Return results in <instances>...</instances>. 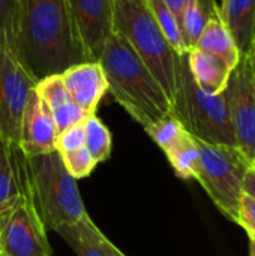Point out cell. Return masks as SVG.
I'll return each instance as SVG.
<instances>
[{
  "mask_svg": "<svg viewBox=\"0 0 255 256\" xmlns=\"http://www.w3.org/2000/svg\"><path fill=\"white\" fill-rule=\"evenodd\" d=\"M84 218L78 224L62 225L54 232H57L69 244V248L75 252L77 256H105L102 249L98 246L96 240L93 238L90 230L87 228Z\"/></svg>",
  "mask_w": 255,
  "mask_h": 256,
  "instance_id": "obj_22",
  "label": "cell"
},
{
  "mask_svg": "<svg viewBox=\"0 0 255 256\" xmlns=\"http://www.w3.org/2000/svg\"><path fill=\"white\" fill-rule=\"evenodd\" d=\"M173 114L194 138L210 144L236 147L225 94H207L195 84L188 68L186 54L177 57V92Z\"/></svg>",
  "mask_w": 255,
  "mask_h": 256,
  "instance_id": "obj_5",
  "label": "cell"
},
{
  "mask_svg": "<svg viewBox=\"0 0 255 256\" xmlns=\"http://www.w3.org/2000/svg\"><path fill=\"white\" fill-rule=\"evenodd\" d=\"M144 130L162 152L168 150L186 132V129L183 128V124L179 122V118L174 114L165 116L144 126Z\"/></svg>",
  "mask_w": 255,
  "mask_h": 256,
  "instance_id": "obj_23",
  "label": "cell"
},
{
  "mask_svg": "<svg viewBox=\"0 0 255 256\" xmlns=\"http://www.w3.org/2000/svg\"><path fill=\"white\" fill-rule=\"evenodd\" d=\"M243 192L249 194L255 198V168L252 165H248L243 177Z\"/></svg>",
  "mask_w": 255,
  "mask_h": 256,
  "instance_id": "obj_31",
  "label": "cell"
},
{
  "mask_svg": "<svg viewBox=\"0 0 255 256\" xmlns=\"http://www.w3.org/2000/svg\"><path fill=\"white\" fill-rule=\"evenodd\" d=\"M237 225L246 231L248 238L255 240V198L246 192H243L240 198Z\"/></svg>",
  "mask_w": 255,
  "mask_h": 256,
  "instance_id": "obj_28",
  "label": "cell"
},
{
  "mask_svg": "<svg viewBox=\"0 0 255 256\" xmlns=\"http://www.w3.org/2000/svg\"><path fill=\"white\" fill-rule=\"evenodd\" d=\"M249 256H255V240L249 238Z\"/></svg>",
  "mask_w": 255,
  "mask_h": 256,
  "instance_id": "obj_34",
  "label": "cell"
},
{
  "mask_svg": "<svg viewBox=\"0 0 255 256\" xmlns=\"http://www.w3.org/2000/svg\"><path fill=\"white\" fill-rule=\"evenodd\" d=\"M146 3L155 18V21L158 22L161 32L164 33L165 39L168 40L171 48L176 51V54H179V56L186 54L189 51V48L186 45L183 30H182L177 18L174 16V14L164 3V0H146Z\"/></svg>",
  "mask_w": 255,
  "mask_h": 256,
  "instance_id": "obj_19",
  "label": "cell"
},
{
  "mask_svg": "<svg viewBox=\"0 0 255 256\" xmlns=\"http://www.w3.org/2000/svg\"><path fill=\"white\" fill-rule=\"evenodd\" d=\"M236 147L249 165H255V76L246 56L240 57L224 90Z\"/></svg>",
  "mask_w": 255,
  "mask_h": 256,
  "instance_id": "obj_9",
  "label": "cell"
},
{
  "mask_svg": "<svg viewBox=\"0 0 255 256\" xmlns=\"http://www.w3.org/2000/svg\"><path fill=\"white\" fill-rule=\"evenodd\" d=\"M23 63L36 81L87 62L68 0H18Z\"/></svg>",
  "mask_w": 255,
  "mask_h": 256,
  "instance_id": "obj_1",
  "label": "cell"
},
{
  "mask_svg": "<svg viewBox=\"0 0 255 256\" xmlns=\"http://www.w3.org/2000/svg\"><path fill=\"white\" fill-rule=\"evenodd\" d=\"M84 222H86V225H87V228L90 230V232H92V236H93V238L96 240V243H98V246L102 249V252H104V255L105 256H126L120 249H117L116 248V244L113 243V242H110L105 236H104V232L98 228V225L90 219V216L87 214L86 218H84Z\"/></svg>",
  "mask_w": 255,
  "mask_h": 256,
  "instance_id": "obj_29",
  "label": "cell"
},
{
  "mask_svg": "<svg viewBox=\"0 0 255 256\" xmlns=\"http://www.w3.org/2000/svg\"><path fill=\"white\" fill-rule=\"evenodd\" d=\"M56 141L57 129L51 110L33 88L23 114L18 148L24 156H36L56 152Z\"/></svg>",
  "mask_w": 255,
  "mask_h": 256,
  "instance_id": "obj_11",
  "label": "cell"
},
{
  "mask_svg": "<svg viewBox=\"0 0 255 256\" xmlns=\"http://www.w3.org/2000/svg\"><path fill=\"white\" fill-rule=\"evenodd\" d=\"M11 210H8V212H5V213L0 214V254H2V232H3V228H5V224H6V219H8Z\"/></svg>",
  "mask_w": 255,
  "mask_h": 256,
  "instance_id": "obj_33",
  "label": "cell"
},
{
  "mask_svg": "<svg viewBox=\"0 0 255 256\" xmlns=\"http://www.w3.org/2000/svg\"><path fill=\"white\" fill-rule=\"evenodd\" d=\"M0 48L23 62L20 46V3L0 0ZM26 66V64H24Z\"/></svg>",
  "mask_w": 255,
  "mask_h": 256,
  "instance_id": "obj_18",
  "label": "cell"
},
{
  "mask_svg": "<svg viewBox=\"0 0 255 256\" xmlns=\"http://www.w3.org/2000/svg\"><path fill=\"white\" fill-rule=\"evenodd\" d=\"M246 58H248V63L251 66V70L254 74L255 76V28H254V34H252V39H251V46H249V51L246 54Z\"/></svg>",
  "mask_w": 255,
  "mask_h": 256,
  "instance_id": "obj_32",
  "label": "cell"
},
{
  "mask_svg": "<svg viewBox=\"0 0 255 256\" xmlns=\"http://www.w3.org/2000/svg\"><path fill=\"white\" fill-rule=\"evenodd\" d=\"M194 48L206 51V52H212V54L221 57L222 60H225L228 63V66L233 70L239 64L242 54H240V51H239V48H237V45L222 18L219 4L215 8V10L209 16Z\"/></svg>",
  "mask_w": 255,
  "mask_h": 256,
  "instance_id": "obj_14",
  "label": "cell"
},
{
  "mask_svg": "<svg viewBox=\"0 0 255 256\" xmlns=\"http://www.w3.org/2000/svg\"><path fill=\"white\" fill-rule=\"evenodd\" d=\"M0 256H6V255H5V254H0Z\"/></svg>",
  "mask_w": 255,
  "mask_h": 256,
  "instance_id": "obj_35",
  "label": "cell"
},
{
  "mask_svg": "<svg viewBox=\"0 0 255 256\" xmlns=\"http://www.w3.org/2000/svg\"><path fill=\"white\" fill-rule=\"evenodd\" d=\"M86 132V144L84 147L93 158L96 164L107 160L113 150V136L108 128L102 123V120L93 114L89 116L84 122Z\"/></svg>",
  "mask_w": 255,
  "mask_h": 256,
  "instance_id": "obj_21",
  "label": "cell"
},
{
  "mask_svg": "<svg viewBox=\"0 0 255 256\" xmlns=\"http://www.w3.org/2000/svg\"><path fill=\"white\" fill-rule=\"evenodd\" d=\"M98 62L104 69L108 92L143 128L173 114L168 96L119 33H111Z\"/></svg>",
  "mask_w": 255,
  "mask_h": 256,
  "instance_id": "obj_2",
  "label": "cell"
},
{
  "mask_svg": "<svg viewBox=\"0 0 255 256\" xmlns=\"http://www.w3.org/2000/svg\"><path fill=\"white\" fill-rule=\"evenodd\" d=\"M254 168H255V165H254Z\"/></svg>",
  "mask_w": 255,
  "mask_h": 256,
  "instance_id": "obj_36",
  "label": "cell"
},
{
  "mask_svg": "<svg viewBox=\"0 0 255 256\" xmlns=\"http://www.w3.org/2000/svg\"><path fill=\"white\" fill-rule=\"evenodd\" d=\"M14 148L0 138V214L11 210L20 198Z\"/></svg>",
  "mask_w": 255,
  "mask_h": 256,
  "instance_id": "obj_17",
  "label": "cell"
},
{
  "mask_svg": "<svg viewBox=\"0 0 255 256\" xmlns=\"http://www.w3.org/2000/svg\"><path fill=\"white\" fill-rule=\"evenodd\" d=\"M36 208L47 230L72 225L87 214L77 180L68 172L60 153L26 156Z\"/></svg>",
  "mask_w": 255,
  "mask_h": 256,
  "instance_id": "obj_4",
  "label": "cell"
},
{
  "mask_svg": "<svg viewBox=\"0 0 255 256\" xmlns=\"http://www.w3.org/2000/svg\"><path fill=\"white\" fill-rule=\"evenodd\" d=\"M113 32L131 45L173 105L179 54L165 39L146 0H113Z\"/></svg>",
  "mask_w": 255,
  "mask_h": 256,
  "instance_id": "obj_3",
  "label": "cell"
},
{
  "mask_svg": "<svg viewBox=\"0 0 255 256\" xmlns=\"http://www.w3.org/2000/svg\"><path fill=\"white\" fill-rule=\"evenodd\" d=\"M20 198L9 212L2 232V254L6 256H51L47 228L36 208L26 156L14 148Z\"/></svg>",
  "mask_w": 255,
  "mask_h": 256,
  "instance_id": "obj_7",
  "label": "cell"
},
{
  "mask_svg": "<svg viewBox=\"0 0 255 256\" xmlns=\"http://www.w3.org/2000/svg\"><path fill=\"white\" fill-rule=\"evenodd\" d=\"M188 68L195 84L207 94H221L228 86L233 69L221 57L197 48L186 52Z\"/></svg>",
  "mask_w": 255,
  "mask_h": 256,
  "instance_id": "obj_13",
  "label": "cell"
},
{
  "mask_svg": "<svg viewBox=\"0 0 255 256\" xmlns=\"http://www.w3.org/2000/svg\"><path fill=\"white\" fill-rule=\"evenodd\" d=\"M60 156H62V160H63L68 172L75 180L89 177L92 174V171L95 170V166L98 165L86 147H81V148L69 152V153H63Z\"/></svg>",
  "mask_w": 255,
  "mask_h": 256,
  "instance_id": "obj_25",
  "label": "cell"
},
{
  "mask_svg": "<svg viewBox=\"0 0 255 256\" xmlns=\"http://www.w3.org/2000/svg\"><path fill=\"white\" fill-rule=\"evenodd\" d=\"M164 3L174 14V16L177 18V21H179V24L182 27V20H183V14H185L188 0H164Z\"/></svg>",
  "mask_w": 255,
  "mask_h": 256,
  "instance_id": "obj_30",
  "label": "cell"
},
{
  "mask_svg": "<svg viewBox=\"0 0 255 256\" xmlns=\"http://www.w3.org/2000/svg\"><path fill=\"white\" fill-rule=\"evenodd\" d=\"M35 92L39 94V98L47 104V106L51 111L72 102V99L60 78V74L48 75V76L36 81Z\"/></svg>",
  "mask_w": 255,
  "mask_h": 256,
  "instance_id": "obj_24",
  "label": "cell"
},
{
  "mask_svg": "<svg viewBox=\"0 0 255 256\" xmlns=\"http://www.w3.org/2000/svg\"><path fill=\"white\" fill-rule=\"evenodd\" d=\"M164 153L179 178L182 180L195 178L200 153L195 138L188 130Z\"/></svg>",
  "mask_w": 255,
  "mask_h": 256,
  "instance_id": "obj_16",
  "label": "cell"
},
{
  "mask_svg": "<svg viewBox=\"0 0 255 256\" xmlns=\"http://www.w3.org/2000/svg\"><path fill=\"white\" fill-rule=\"evenodd\" d=\"M198 168L195 180L206 190L216 208L231 222L237 224L243 177L248 160L237 147L218 146L197 140Z\"/></svg>",
  "mask_w": 255,
  "mask_h": 256,
  "instance_id": "obj_6",
  "label": "cell"
},
{
  "mask_svg": "<svg viewBox=\"0 0 255 256\" xmlns=\"http://www.w3.org/2000/svg\"><path fill=\"white\" fill-rule=\"evenodd\" d=\"M60 78L71 99L89 116L96 114V108L108 92L107 78L99 62H81L69 66Z\"/></svg>",
  "mask_w": 255,
  "mask_h": 256,
  "instance_id": "obj_12",
  "label": "cell"
},
{
  "mask_svg": "<svg viewBox=\"0 0 255 256\" xmlns=\"http://www.w3.org/2000/svg\"><path fill=\"white\" fill-rule=\"evenodd\" d=\"M36 86L24 63L0 48V138L18 148L21 120Z\"/></svg>",
  "mask_w": 255,
  "mask_h": 256,
  "instance_id": "obj_8",
  "label": "cell"
},
{
  "mask_svg": "<svg viewBox=\"0 0 255 256\" xmlns=\"http://www.w3.org/2000/svg\"><path fill=\"white\" fill-rule=\"evenodd\" d=\"M216 6V0H188L182 20V30L189 50L194 48L209 16Z\"/></svg>",
  "mask_w": 255,
  "mask_h": 256,
  "instance_id": "obj_20",
  "label": "cell"
},
{
  "mask_svg": "<svg viewBox=\"0 0 255 256\" xmlns=\"http://www.w3.org/2000/svg\"><path fill=\"white\" fill-rule=\"evenodd\" d=\"M219 8L240 54L246 56L255 28V0H222Z\"/></svg>",
  "mask_w": 255,
  "mask_h": 256,
  "instance_id": "obj_15",
  "label": "cell"
},
{
  "mask_svg": "<svg viewBox=\"0 0 255 256\" xmlns=\"http://www.w3.org/2000/svg\"><path fill=\"white\" fill-rule=\"evenodd\" d=\"M87 62H98L113 33V0H68Z\"/></svg>",
  "mask_w": 255,
  "mask_h": 256,
  "instance_id": "obj_10",
  "label": "cell"
},
{
  "mask_svg": "<svg viewBox=\"0 0 255 256\" xmlns=\"http://www.w3.org/2000/svg\"><path fill=\"white\" fill-rule=\"evenodd\" d=\"M84 144H86V132H84V123H81V124L72 126L57 135L56 150L60 154H63V153L78 150V148L84 147Z\"/></svg>",
  "mask_w": 255,
  "mask_h": 256,
  "instance_id": "obj_27",
  "label": "cell"
},
{
  "mask_svg": "<svg viewBox=\"0 0 255 256\" xmlns=\"http://www.w3.org/2000/svg\"><path fill=\"white\" fill-rule=\"evenodd\" d=\"M53 114V118H54V123H56V129H57V135L72 126H77V124H81L86 122V118L89 117V114L81 110L74 100L51 111Z\"/></svg>",
  "mask_w": 255,
  "mask_h": 256,
  "instance_id": "obj_26",
  "label": "cell"
}]
</instances>
